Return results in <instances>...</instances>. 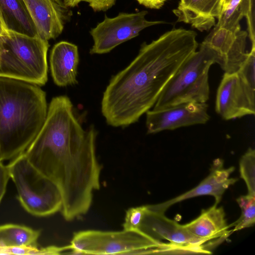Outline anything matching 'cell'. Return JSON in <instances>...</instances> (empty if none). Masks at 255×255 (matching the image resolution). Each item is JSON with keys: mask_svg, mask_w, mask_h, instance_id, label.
<instances>
[{"mask_svg": "<svg viewBox=\"0 0 255 255\" xmlns=\"http://www.w3.org/2000/svg\"><path fill=\"white\" fill-rule=\"evenodd\" d=\"M73 110L67 96L53 98L41 128L23 153L58 189L60 212L68 221L89 210L102 168L96 152L97 131L93 126L84 129Z\"/></svg>", "mask_w": 255, "mask_h": 255, "instance_id": "obj_1", "label": "cell"}, {"mask_svg": "<svg viewBox=\"0 0 255 255\" xmlns=\"http://www.w3.org/2000/svg\"><path fill=\"white\" fill-rule=\"evenodd\" d=\"M196 33L174 28L149 43L111 79L103 95L101 111L114 127L132 124L149 110L181 65L198 47Z\"/></svg>", "mask_w": 255, "mask_h": 255, "instance_id": "obj_2", "label": "cell"}, {"mask_svg": "<svg viewBox=\"0 0 255 255\" xmlns=\"http://www.w3.org/2000/svg\"><path fill=\"white\" fill-rule=\"evenodd\" d=\"M47 110L46 93L38 85L0 77V161L24 152Z\"/></svg>", "mask_w": 255, "mask_h": 255, "instance_id": "obj_3", "label": "cell"}, {"mask_svg": "<svg viewBox=\"0 0 255 255\" xmlns=\"http://www.w3.org/2000/svg\"><path fill=\"white\" fill-rule=\"evenodd\" d=\"M48 41L8 29L0 56V77L38 86L48 79Z\"/></svg>", "mask_w": 255, "mask_h": 255, "instance_id": "obj_4", "label": "cell"}, {"mask_svg": "<svg viewBox=\"0 0 255 255\" xmlns=\"http://www.w3.org/2000/svg\"><path fill=\"white\" fill-rule=\"evenodd\" d=\"M215 63L214 52L201 43L199 49L181 65L166 84L153 110L188 102L206 103L210 94L209 69Z\"/></svg>", "mask_w": 255, "mask_h": 255, "instance_id": "obj_5", "label": "cell"}, {"mask_svg": "<svg viewBox=\"0 0 255 255\" xmlns=\"http://www.w3.org/2000/svg\"><path fill=\"white\" fill-rule=\"evenodd\" d=\"M73 254L117 255L177 253V248L156 240L139 230H86L74 233L71 241Z\"/></svg>", "mask_w": 255, "mask_h": 255, "instance_id": "obj_6", "label": "cell"}, {"mask_svg": "<svg viewBox=\"0 0 255 255\" xmlns=\"http://www.w3.org/2000/svg\"><path fill=\"white\" fill-rule=\"evenodd\" d=\"M7 165L17 190V198L26 211L37 217L60 212L62 200L58 189L30 163L23 153L10 160Z\"/></svg>", "mask_w": 255, "mask_h": 255, "instance_id": "obj_7", "label": "cell"}, {"mask_svg": "<svg viewBox=\"0 0 255 255\" xmlns=\"http://www.w3.org/2000/svg\"><path fill=\"white\" fill-rule=\"evenodd\" d=\"M147 10L135 12H120L109 17L105 15L103 21L90 31L93 44L91 54H102L111 51L121 44L137 36L143 29L166 23L164 21H150L146 19Z\"/></svg>", "mask_w": 255, "mask_h": 255, "instance_id": "obj_8", "label": "cell"}, {"mask_svg": "<svg viewBox=\"0 0 255 255\" xmlns=\"http://www.w3.org/2000/svg\"><path fill=\"white\" fill-rule=\"evenodd\" d=\"M215 111L225 120L255 115V88L237 72H225L217 91Z\"/></svg>", "mask_w": 255, "mask_h": 255, "instance_id": "obj_9", "label": "cell"}, {"mask_svg": "<svg viewBox=\"0 0 255 255\" xmlns=\"http://www.w3.org/2000/svg\"><path fill=\"white\" fill-rule=\"evenodd\" d=\"M151 238L177 248L182 253H210L204 245L208 242L191 234L184 225H180L164 213L147 210L139 229Z\"/></svg>", "mask_w": 255, "mask_h": 255, "instance_id": "obj_10", "label": "cell"}, {"mask_svg": "<svg viewBox=\"0 0 255 255\" xmlns=\"http://www.w3.org/2000/svg\"><path fill=\"white\" fill-rule=\"evenodd\" d=\"M248 33L240 24L232 27H215L202 42L214 52L216 63L225 73L237 72L248 57Z\"/></svg>", "mask_w": 255, "mask_h": 255, "instance_id": "obj_11", "label": "cell"}, {"mask_svg": "<svg viewBox=\"0 0 255 255\" xmlns=\"http://www.w3.org/2000/svg\"><path fill=\"white\" fill-rule=\"evenodd\" d=\"M206 103L188 102L164 109L148 110L146 113L148 133L195 125L205 124L210 119Z\"/></svg>", "mask_w": 255, "mask_h": 255, "instance_id": "obj_12", "label": "cell"}, {"mask_svg": "<svg viewBox=\"0 0 255 255\" xmlns=\"http://www.w3.org/2000/svg\"><path fill=\"white\" fill-rule=\"evenodd\" d=\"M37 34L49 40L58 37L73 12L62 0H22Z\"/></svg>", "mask_w": 255, "mask_h": 255, "instance_id": "obj_13", "label": "cell"}, {"mask_svg": "<svg viewBox=\"0 0 255 255\" xmlns=\"http://www.w3.org/2000/svg\"><path fill=\"white\" fill-rule=\"evenodd\" d=\"M234 170V167L225 168L223 160L216 159L214 161L209 174L196 187L171 199L156 204L148 205L147 207L152 211L165 213L175 204L205 195L212 196L215 200L214 204L218 205L226 190L237 181V178L230 177Z\"/></svg>", "mask_w": 255, "mask_h": 255, "instance_id": "obj_14", "label": "cell"}, {"mask_svg": "<svg viewBox=\"0 0 255 255\" xmlns=\"http://www.w3.org/2000/svg\"><path fill=\"white\" fill-rule=\"evenodd\" d=\"M222 0H179L173 10L177 22L190 24L200 31H208L216 24L222 10Z\"/></svg>", "mask_w": 255, "mask_h": 255, "instance_id": "obj_15", "label": "cell"}, {"mask_svg": "<svg viewBox=\"0 0 255 255\" xmlns=\"http://www.w3.org/2000/svg\"><path fill=\"white\" fill-rule=\"evenodd\" d=\"M79 62L76 45L65 41L55 44L50 56V70L54 83L59 87L77 84Z\"/></svg>", "mask_w": 255, "mask_h": 255, "instance_id": "obj_16", "label": "cell"}, {"mask_svg": "<svg viewBox=\"0 0 255 255\" xmlns=\"http://www.w3.org/2000/svg\"><path fill=\"white\" fill-rule=\"evenodd\" d=\"M184 226L191 234L207 242L225 239L231 231L223 208L215 204L203 210L197 218Z\"/></svg>", "mask_w": 255, "mask_h": 255, "instance_id": "obj_17", "label": "cell"}, {"mask_svg": "<svg viewBox=\"0 0 255 255\" xmlns=\"http://www.w3.org/2000/svg\"><path fill=\"white\" fill-rule=\"evenodd\" d=\"M0 21L7 29L30 36L37 34L22 0H0Z\"/></svg>", "mask_w": 255, "mask_h": 255, "instance_id": "obj_18", "label": "cell"}, {"mask_svg": "<svg viewBox=\"0 0 255 255\" xmlns=\"http://www.w3.org/2000/svg\"><path fill=\"white\" fill-rule=\"evenodd\" d=\"M41 232L25 226L7 224L0 226V248L37 246Z\"/></svg>", "mask_w": 255, "mask_h": 255, "instance_id": "obj_19", "label": "cell"}, {"mask_svg": "<svg viewBox=\"0 0 255 255\" xmlns=\"http://www.w3.org/2000/svg\"><path fill=\"white\" fill-rule=\"evenodd\" d=\"M236 201L241 208L239 218L230 225L233 232L251 227L255 223V196L247 194L238 197Z\"/></svg>", "mask_w": 255, "mask_h": 255, "instance_id": "obj_20", "label": "cell"}, {"mask_svg": "<svg viewBox=\"0 0 255 255\" xmlns=\"http://www.w3.org/2000/svg\"><path fill=\"white\" fill-rule=\"evenodd\" d=\"M241 178L245 181L248 194L255 196V150L250 147L241 157L239 162Z\"/></svg>", "mask_w": 255, "mask_h": 255, "instance_id": "obj_21", "label": "cell"}, {"mask_svg": "<svg viewBox=\"0 0 255 255\" xmlns=\"http://www.w3.org/2000/svg\"><path fill=\"white\" fill-rule=\"evenodd\" d=\"M147 210V205L129 208L126 213L125 221L123 224L125 230H139Z\"/></svg>", "mask_w": 255, "mask_h": 255, "instance_id": "obj_22", "label": "cell"}, {"mask_svg": "<svg viewBox=\"0 0 255 255\" xmlns=\"http://www.w3.org/2000/svg\"><path fill=\"white\" fill-rule=\"evenodd\" d=\"M95 11H105L115 5L116 0H83Z\"/></svg>", "mask_w": 255, "mask_h": 255, "instance_id": "obj_23", "label": "cell"}, {"mask_svg": "<svg viewBox=\"0 0 255 255\" xmlns=\"http://www.w3.org/2000/svg\"><path fill=\"white\" fill-rule=\"evenodd\" d=\"M9 179L7 165L4 164L2 161H0V203L5 193Z\"/></svg>", "mask_w": 255, "mask_h": 255, "instance_id": "obj_24", "label": "cell"}, {"mask_svg": "<svg viewBox=\"0 0 255 255\" xmlns=\"http://www.w3.org/2000/svg\"><path fill=\"white\" fill-rule=\"evenodd\" d=\"M140 4L151 9H159L169 0H136Z\"/></svg>", "mask_w": 255, "mask_h": 255, "instance_id": "obj_25", "label": "cell"}, {"mask_svg": "<svg viewBox=\"0 0 255 255\" xmlns=\"http://www.w3.org/2000/svg\"><path fill=\"white\" fill-rule=\"evenodd\" d=\"M65 3L70 7H74L77 6L83 0H63Z\"/></svg>", "mask_w": 255, "mask_h": 255, "instance_id": "obj_26", "label": "cell"}, {"mask_svg": "<svg viewBox=\"0 0 255 255\" xmlns=\"http://www.w3.org/2000/svg\"><path fill=\"white\" fill-rule=\"evenodd\" d=\"M230 0H222L221 1V4L222 6L223 4L227 3Z\"/></svg>", "mask_w": 255, "mask_h": 255, "instance_id": "obj_27", "label": "cell"}]
</instances>
